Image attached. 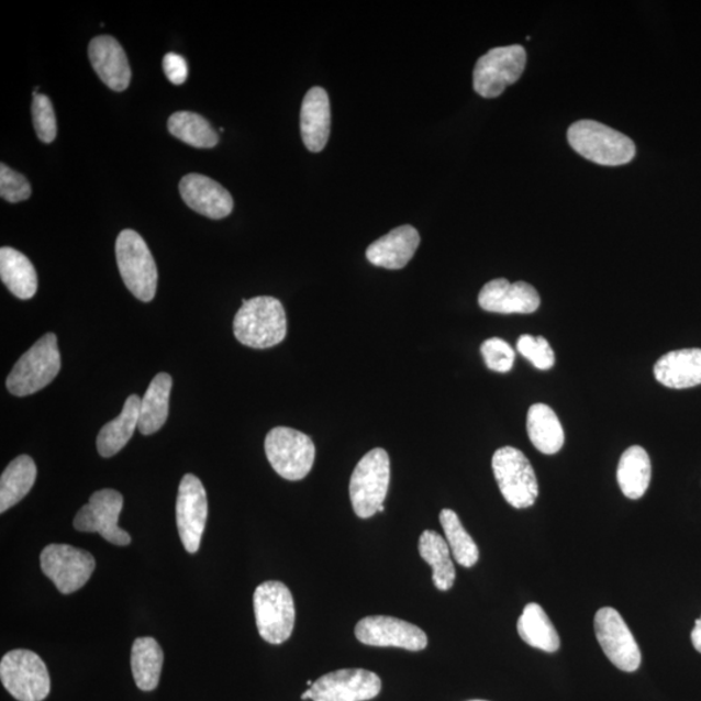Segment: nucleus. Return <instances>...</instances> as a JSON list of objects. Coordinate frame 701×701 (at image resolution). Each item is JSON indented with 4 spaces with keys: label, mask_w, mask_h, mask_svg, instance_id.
Wrapping results in <instances>:
<instances>
[{
    "label": "nucleus",
    "mask_w": 701,
    "mask_h": 701,
    "mask_svg": "<svg viewBox=\"0 0 701 701\" xmlns=\"http://www.w3.org/2000/svg\"><path fill=\"white\" fill-rule=\"evenodd\" d=\"M492 470L505 502L518 510L532 507L539 496L538 479L527 457L514 447H502L492 456Z\"/></svg>",
    "instance_id": "nucleus-8"
},
{
    "label": "nucleus",
    "mask_w": 701,
    "mask_h": 701,
    "mask_svg": "<svg viewBox=\"0 0 701 701\" xmlns=\"http://www.w3.org/2000/svg\"><path fill=\"white\" fill-rule=\"evenodd\" d=\"M41 569L57 591L68 596L84 588L96 570V559L88 550L69 545H49L42 550Z\"/></svg>",
    "instance_id": "nucleus-11"
},
{
    "label": "nucleus",
    "mask_w": 701,
    "mask_h": 701,
    "mask_svg": "<svg viewBox=\"0 0 701 701\" xmlns=\"http://www.w3.org/2000/svg\"><path fill=\"white\" fill-rule=\"evenodd\" d=\"M62 368L57 338L53 333L41 340L20 357L9 377L7 389L16 397H27L52 383Z\"/></svg>",
    "instance_id": "nucleus-3"
},
{
    "label": "nucleus",
    "mask_w": 701,
    "mask_h": 701,
    "mask_svg": "<svg viewBox=\"0 0 701 701\" xmlns=\"http://www.w3.org/2000/svg\"><path fill=\"white\" fill-rule=\"evenodd\" d=\"M692 646L701 654V617L696 622V627L691 633Z\"/></svg>",
    "instance_id": "nucleus-39"
},
{
    "label": "nucleus",
    "mask_w": 701,
    "mask_h": 701,
    "mask_svg": "<svg viewBox=\"0 0 701 701\" xmlns=\"http://www.w3.org/2000/svg\"><path fill=\"white\" fill-rule=\"evenodd\" d=\"M164 663L163 649L152 636L135 639L132 648V671L142 691H153L159 685Z\"/></svg>",
    "instance_id": "nucleus-31"
},
{
    "label": "nucleus",
    "mask_w": 701,
    "mask_h": 701,
    "mask_svg": "<svg viewBox=\"0 0 701 701\" xmlns=\"http://www.w3.org/2000/svg\"><path fill=\"white\" fill-rule=\"evenodd\" d=\"M654 374L669 389L696 388L701 385V348L671 350L656 363Z\"/></svg>",
    "instance_id": "nucleus-22"
},
{
    "label": "nucleus",
    "mask_w": 701,
    "mask_h": 701,
    "mask_svg": "<svg viewBox=\"0 0 701 701\" xmlns=\"http://www.w3.org/2000/svg\"><path fill=\"white\" fill-rule=\"evenodd\" d=\"M123 505L124 498L116 490L104 489L92 493L89 503L76 514V531L99 533L114 546L131 545L132 536L118 524Z\"/></svg>",
    "instance_id": "nucleus-12"
},
{
    "label": "nucleus",
    "mask_w": 701,
    "mask_h": 701,
    "mask_svg": "<svg viewBox=\"0 0 701 701\" xmlns=\"http://www.w3.org/2000/svg\"><path fill=\"white\" fill-rule=\"evenodd\" d=\"M141 400L138 396L129 397L119 416L99 432L97 448L100 456L112 457L119 454L132 439L140 424Z\"/></svg>",
    "instance_id": "nucleus-23"
},
{
    "label": "nucleus",
    "mask_w": 701,
    "mask_h": 701,
    "mask_svg": "<svg viewBox=\"0 0 701 701\" xmlns=\"http://www.w3.org/2000/svg\"><path fill=\"white\" fill-rule=\"evenodd\" d=\"M209 500L200 479L194 475L182 478L176 503V521L182 545L189 554H197L202 542Z\"/></svg>",
    "instance_id": "nucleus-15"
},
{
    "label": "nucleus",
    "mask_w": 701,
    "mask_h": 701,
    "mask_svg": "<svg viewBox=\"0 0 701 701\" xmlns=\"http://www.w3.org/2000/svg\"><path fill=\"white\" fill-rule=\"evenodd\" d=\"M254 611L257 631L270 645H282L294 632V598L282 582L267 581L257 586Z\"/></svg>",
    "instance_id": "nucleus-5"
},
{
    "label": "nucleus",
    "mask_w": 701,
    "mask_h": 701,
    "mask_svg": "<svg viewBox=\"0 0 701 701\" xmlns=\"http://www.w3.org/2000/svg\"><path fill=\"white\" fill-rule=\"evenodd\" d=\"M419 553L433 569L435 588L439 591L453 589L456 570L447 541L434 531H425L420 536Z\"/></svg>",
    "instance_id": "nucleus-28"
},
{
    "label": "nucleus",
    "mask_w": 701,
    "mask_h": 701,
    "mask_svg": "<svg viewBox=\"0 0 701 701\" xmlns=\"http://www.w3.org/2000/svg\"><path fill=\"white\" fill-rule=\"evenodd\" d=\"M481 354L488 368L499 371V374L510 371L513 368L514 359H516V354H514L510 343L502 338L485 341L481 346Z\"/></svg>",
    "instance_id": "nucleus-36"
},
{
    "label": "nucleus",
    "mask_w": 701,
    "mask_h": 701,
    "mask_svg": "<svg viewBox=\"0 0 701 701\" xmlns=\"http://www.w3.org/2000/svg\"><path fill=\"white\" fill-rule=\"evenodd\" d=\"M35 479L37 467L31 456L21 455L11 461L0 478V512L21 502L32 490Z\"/></svg>",
    "instance_id": "nucleus-29"
},
{
    "label": "nucleus",
    "mask_w": 701,
    "mask_h": 701,
    "mask_svg": "<svg viewBox=\"0 0 701 701\" xmlns=\"http://www.w3.org/2000/svg\"><path fill=\"white\" fill-rule=\"evenodd\" d=\"M593 627L600 647L614 667L626 674L638 670L642 663L641 648L616 610L610 607L599 610L593 620Z\"/></svg>",
    "instance_id": "nucleus-13"
},
{
    "label": "nucleus",
    "mask_w": 701,
    "mask_h": 701,
    "mask_svg": "<svg viewBox=\"0 0 701 701\" xmlns=\"http://www.w3.org/2000/svg\"><path fill=\"white\" fill-rule=\"evenodd\" d=\"M650 477L653 467L647 450L641 446L627 448L617 468V481L624 496L633 500L643 498L649 488Z\"/></svg>",
    "instance_id": "nucleus-27"
},
{
    "label": "nucleus",
    "mask_w": 701,
    "mask_h": 701,
    "mask_svg": "<svg viewBox=\"0 0 701 701\" xmlns=\"http://www.w3.org/2000/svg\"><path fill=\"white\" fill-rule=\"evenodd\" d=\"M0 196L10 203L23 202L32 196L31 183L19 171L2 164L0 166Z\"/></svg>",
    "instance_id": "nucleus-37"
},
{
    "label": "nucleus",
    "mask_w": 701,
    "mask_h": 701,
    "mask_svg": "<svg viewBox=\"0 0 701 701\" xmlns=\"http://www.w3.org/2000/svg\"><path fill=\"white\" fill-rule=\"evenodd\" d=\"M357 641L371 647H397L412 653L427 647V636L416 625L390 616H369L357 622Z\"/></svg>",
    "instance_id": "nucleus-16"
},
{
    "label": "nucleus",
    "mask_w": 701,
    "mask_h": 701,
    "mask_svg": "<svg viewBox=\"0 0 701 701\" xmlns=\"http://www.w3.org/2000/svg\"><path fill=\"white\" fill-rule=\"evenodd\" d=\"M0 679L5 690L19 701H43L52 690L46 664L27 649H14L3 656Z\"/></svg>",
    "instance_id": "nucleus-9"
},
{
    "label": "nucleus",
    "mask_w": 701,
    "mask_h": 701,
    "mask_svg": "<svg viewBox=\"0 0 701 701\" xmlns=\"http://www.w3.org/2000/svg\"><path fill=\"white\" fill-rule=\"evenodd\" d=\"M526 66L525 48L519 45L497 47L479 57L474 71L477 94L497 98L520 80Z\"/></svg>",
    "instance_id": "nucleus-10"
},
{
    "label": "nucleus",
    "mask_w": 701,
    "mask_h": 701,
    "mask_svg": "<svg viewBox=\"0 0 701 701\" xmlns=\"http://www.w3.org/2000/svg\"><path fill=\"white\" fill-rule=\"evenodd\" d=\"M575 152L600 166H622L635 156L634 142L614 129L592 120L577 121L568 131Z\"/></svg>",
    "instance_id": "nucleus-2"
},
{
    "label": "nucleus",
    "mask_w": 701,
    "mask_h": 701,
    "mask_svg": "<svg viewBox=\"0 0 701 701\" xmlns=\"http://www.w3.org/2000/svg\"><path fill=\"white\" fill-rule=\"evenodd\" d=\"M168 129L176 138L196 148H213L219 143V134L200 114L181 111L171 114Z\"/></svg>",
    "instance_id": "nucleus-32"
},
{
    "label": "nucleus",
    "mask_w": 701,
    "mask_h": 701,
    "mask_svg": "<svg viewBox=\"0 0 701 701\" xmlns=\"http://www.w3.org/2000/svg\"><path fill=\"white\" fill-rule=\"evenodd\" d=\"M416 227L403 225L393 229L367 248V259L376 267L402 269L412 260L420 246Z\"/></svg>",
    "instance_id": "nucleus-21"
},
{
    "label": "nucleus",
    "mask_w": 701,
    "mask_h": 701,
    "mask_svg": "<svg viewBox=\"0 0 701 701\" xmlns=\"http://www.w3.org/2000/svg\"><path fill=\"white\" fill-rule=\"evenodd\" d=\"M35 133L43 143H52L56 138L57 125L54 105L46 96H34L32 104Z\"/></svg>",
    "instance_id": "nucleus-35"
},
{
    "label": "nucleus",
    "mask_w": 701,
    "mask_h": 701,
    "mask_svg": "<svg viewBox=\"0 0 701 701\" xmlns=\"http://www.w3.org/2000/svg\"><path fill=\"white\" fill-rule=\"evenodd\" d=\"M163 69L168 80L174 85H182L189 75L188 63L181 55L175 53L164 56Z\"/></svg>",
    "instance_id": "nucleus-38"
},
{
    "label": "nucleus",
    "mask_w": 701,
    "mask_h": 701,
    "mask_svg": "<svg viewBox=\"0 0 701 701\" xmlns=\"http://www.w3.org/2000/svg\"><path fill=\"white\" fill-rule=\"evenodd\" d=\"M518 632L526 645L545 653L554 654L560 648V636L539 604L531 603L524 608L518 621Z\"/></svg>",
    "instance_id": "nucleus-30"
},
{
    "label": "nucleus",
    "mask_w": 701,
    "mask_h": 701,
    "mask_svg": "<svg viewBox=\"0 0 701 701\" xmlns=\"http://www.w3.org/2000/svg\"><path fill=\"white\" fill-rule=\"evenodd\" d=\"M381 690V678L374 671L341 669L319 678L312 688L302 693V700L368 701L378 697Z\"/></svg>",
    "instance_id": "nucleus-14"
},
{
    "label": "nucleus",
    "mask_w": 701,
    "mask_h": 701,
    "mask_svg": "<svg viewBox=\"0 0 701 701\" xmlns=\"http://www.w3.org/2000/svg\"><path fill=\"white\" fill-rule=\"evenodd\" d=\"M264 447L271 468L288 481H300L310 475L316 447L309 435L278 426L268 433Z\"/></svg>",
    "instance_id": "nucleus-7"
},
{
    "label": "nucleus",
    "mask_w": 701,
    "mask_h": 701,
    "mask_svg": "<svg viewBox=\"0 0 701 701\" xmlns=\"http://www.w3.org/2000/svg\"><path fill=\"white\" fill-rule=\"evenodd\" d=\"M233 331L235 338L247 347L264 349L280 345L288 334L282 303L274 297L243 299Z\"/></svg>",
    "instance_id": "nucleus-1"
},
{
    "label": "nucleus",
    "mask_w": 701,
    "mask_h": 701,
    "mask_svg": "<svg viewBox=\"0 0 701 701\" xmlns=\"http://www.w3.org/2000/svg\"><path fill=\"white\" fill-rule=\"evenodd\" d=\"M116 259L129 291L141 302H152L157 289V268L145 240L126 229L116 241Z\"/></svg>",
    "instance_id": "nucleus-6"
},
{
    "label": "nucleus",
    "mask_w": 701,
    "mask_h": 701,
    "mask_svg": "<svg viewBox=\"0 0 701 701\" xmlns=\"http://www.w3.org/2000/svg\"><path fill=\"white\" fill-rule=\"evenodd\" d=\"M331 100L325 89L314 86L307 92L300 110V133L311 153H321L331 135Z\"/></svg>",
    "instance_id": "nucleus-20"
},
{
    "label": "nucleus",
    "mask_w": 701,
    "mask_h": 701,
    "mask_svg": "<svg viewBox=\"0 0 701 701\" xmlns=\"http://www.w3.org/2000/svg\"><path fill=\"white\" fill-rule=\"evenodd\" d=\"M518 349L536 369L548 370L555 365L554 349L545 337L521 335L518 341Z\"/></svg>",
    "instance_id": "nucleus-34"
},
{
    "label": "nucleus",
    "mask_w": 701,
    "mask_h": 701,
    "mask_svg": "<svg viewBox=\"0 0 701 701\" xmlns=\"http://www.w3.org/2000/svg\"><path fill=\"white\" fill-rule=\"evenodd\" d=\"M181 197L191 210L203 216L220 220L232 213L234 200L224 186L212 178L191 174L180 182Z\"/></svg>",
    "instance_id": "nucleus-18"
},
{
    "label": "nucleus",
    "mask_w": 701,
    "mask_h": 701,
    "mask_svg": "<svg viewBox=\"0 0 701 701\" xmlns=\"http://www.w3.org/2000/svg\"><path fill=\"white\" fill-rule=\"evenodd\" d=\"M89 57L92 68L113 91H124L131 85L132 70L120 43L111 35H99L90 42Z\"/></svg>",
    "instance_id": "nucleus-19"
},
{
    "label": "nucleus",
    "mask_w": 701,
    "mask_h": 701,
    "mask_svg": "<svg viewBox=\"0 0 701 701\" xmlns=\"http://www.w3.org/2000/svg\"><path fill=\"white\" fill-rule=\"evenodd\" d=\"M0 278L5 288L19 299H32L38 290L37 271L32 262L11 247L0 249Z\"/></svg>",
    "instance_id": "nucleus-24"
},
{
    "label": "nucleus",
    "mask_w": 701,
    "mask_h": 701,
    "mask_svg": "<svg viewBox=\"0 0 701 701\" xmlns=\"http://www.w3.org/2000/svg\"><path fill=\"white\" fill-rule=\"evenodd\" d=\"M441 525L446 541L457 564L464 568L475 567L479 559L476 542L465 531L459 516L453 510H443L439 514Z\"/></svg>",
    "instance_id": "nucleus-33"
},
{
    "label": "nucleus",
    "mask_w": 701,
    "mask_h": 701,
    "mask_svg": "<svg viewBox=\"0 0 701 701\" xmlns=\"http://www.w3.org/2000/svg\"><path fill=\"white\" fill-rule=\"evenodd\" d=\"M526 427L528 438L539 453L555 455L563 448L565 435L561 422L547 404L528 408Z\"/></svg>",
    "instance_id": "nucleus-25"
},
{
    "label": "nucleus",
    "mask_w": 701,
    "mask_h": 701,
    "mask_svg": "<svg viewBox=\"0 0 701 701\" xmlns=\"http://www.w3.org/2000/svg\"><path fill=\"white\" fill-rule=\"evenodd\" d=\"M478 304L483 311L492 313L528 314L539 309L541 297L532 285L498 278L486 283L479 292Z\"/></svg>",
    "instance_id": "nucleus-17"
},
{
    "label": "nucleus",
    "mask_w": 701,
    "mask_h": 701,
    "mask_svg": "<svg viewBox=\"0 0 701 701\" xmlns=\"http://www.w3.org/2000/svg\"><path fill=\"white\" fill-rule=\"evenodd\" d=\"M174 379L168 374L157 375L141 400L138 431L152 435L166 424L169 414V397Z\"/></svg>",
    "instance_id": "nucleus-26"
},
{
    "label": "nucleus",
    "mask_w": 701,
    "mask_h": 701,
    "mask_svg": "<svg viewBox=\"0 0 701 701\" xmlns=\"http://www.w3.org/2000/svg\"><path fill=\"white\" fill-rule=\"evenodd\" d=\"M471 701H486V700H471Z\"/></svg>",
    "instance_id": "nucleus-40"
},
{
    "label": "nucleus",
    "mask_w": 701,
    "mask_h": 701,
    "mask_svg": "<svg viewBox=\"0 0 701 701\" xmlns=\"http://www.w3.org/2000/svg\"><path fill=\"white\" fill-rule=\"evenodd\" d=\"M390 479V457L383 448L369 450L357 463L349 481L350 503L357 518L375 516L388 497Z\"/></svg>",
    "instance_id": "nucleus-4"
}]
</instances>
